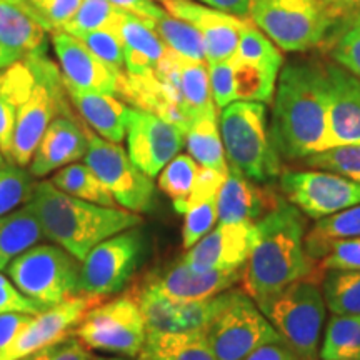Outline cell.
I'll return each instance as SVG.
<instances>
[{
	"label": "cell",
	"instance_id": "1",
	"mask_svg": "<svg viewBox=\"0 0 360 360\" xmlns=\"http://www.w3.org/2000/svg\"><path fill=\"white\" fill-rule=\"evenodd\" d=\"M305 233L302 212L285 200L254 224V244L242 272V289L255 304H264L295 281H322L317 260L305 249Z\"/></svg>",
	"mask_w": 360,
	"mask_h": 360
},
{
	"label": "cell",
	"instance_id": "2",
	"mask_svg": "<svg viewBox=\"0 0 360 360\" xmlns=\"http://www.w3.org/2000/svg\"><path fill=\"white\" fill-rule=\"evenodd\" d=\"M328 79L323 67L292 62L281 70L276 87L270 141L287 160H302L323 150L328 125Z\"/></svg>",
	"mask_w": 360,
	"mask_h": 360
},
{
	"label": "cell",
	"instance_id": "3",
	"mask_svg": "<svg viewBox=\"0 0 360 360\" xmlns=\"http://www.w3.org/2000/svg\"><path fill=\"white\" fill-rule=\"evenodd\" d=\"M27 205L39 219L45 237L80 262L105 238L142 224L141 214L77 199L58 191L51 180L35 184Z\"/></svg>",
	"mask_w": 360,
	"mask_h": 360
},
{
	"label": "cell",
	"instance_id": "4",
	"mask_svg": "<svg viewBox=\"0 0 360 360\" xmlns=\"http://www.w3.org/2000/svg\"><path fill=\"white\" fill-rule=\"evenodd\" d=\"M219 127L229 167L257 184L281 177V155L270 141L265 103L252 101L229 103L220 112Z\"/></svg>",
	"mask_w": 360,
	"mask_h": 360
},
{
	"label": "cell",
	"instance_id": "5",
	"mask_svg": "<svg viewBox=\"0 0 360 360\" xmlns=\"http://www.w3.org/2000/svg\"><path fill=\"white\" fill-rule=\"evenodd\" d=\"M27 58L34 70V85L17 114L8 160L20 167L30 164L49 124L58 115L74 112L69 107L70 98L60 69L47 57L45 49L30 53Z\"/></svg>",
	"mask_w": 360,
	"mask_h": 360
},
{
	"label": "cell",
	"instance_id": "6",
	"mask_svg": "<svg viewBox=\"0 0 360 360\" xmlns=\"http://www.w3.org/2000/svg\"><path fill=\"white\" fill-rule=\"evenodd\" d=\"M285 344L300 360L319 357V342L326 321V300L321 282L295 281L259 305Z\"/></svg>",
	"mask_w": 360,
	"mask_h": 360
},
{
	"label": "cell",
	"instance_id": "7",
	"mask_svg": "<svg viewBox=\"0 0 360 360\" xmlns=\"http://www.w3.org/2000/svg\"><path fill=\"white\" fill-rule=\"evenodd\" d=\"M79 272L80 260L57 244H35L7 267L19 290L44 309L80 295Z\"/></svg>",
	"mask_w": 360,
	"mask_h": 360
},
{
	"label": "cell",
	"instance_id": "8",
	"mask_svg": "<svg viewBox=\"0 0 360 360\" xmlns=\"http://www.w3.org/2000/svg\"><path fill=\"white\" fill-rule=\"evenodd\" d=\"M249 19L285 52L317 47L335 15L321 0H252Z\"/></svg>",
	"mask_w": 360,
	"mask_h": 360
},
{
	"label": "cell",
	"instance_id": "9",
	"mask_svg": "<svg viewBox=\"0 0 360 360\" xmlns=\"http://www.w3.org/2000/svg\"><path fill=\"white\" fill-rule=\"evenodd\" d=\"M207 340L217 360H244L260 345L283 339L244 290H227Z\"/></svg>",
	"mask_w": 360,
	"mask_h": 360
},
{
	"label": "cell",
	"instance_id": "10",
	"mask_svg": "<svg viewBox=\"0 0 360 360\" xmlns=\"http://www.w3.org/2000/svg\"><path fill=\"white\" fill-rule=\"evenodd\" d=\"M147 237L132 227L94 247L80 262L79 294L109 297L124 289L146 259Z\"/></svg>",
	"mask_w": 360,
	"mask_h": 360
},
{
	"label": "cell",
	"instance_id": "11",
	"mask_svg": "<svg viewBox=\"0 0 360 360\" xmlns=\"http://www.w3.org/2000/svg\"><path fill=\"white\" fill-rule=\"evenodd\" d=\"M74 335L90 350L137 359L147 339L146 319L132 297H119L89 309Z\"/></svg>",
	"mask_w": 360,
	"mask_h": 360
},
{
	"label": "cell",
	"instance_id": "12",
	"mask_svg": "<svg viewBox=\"0 0 360 360\" xmlns=\"http://www.w3.org/2000/svg\"><path fill=\"white\" fill-rule=\"evenodd\" d=\"M89 147L84 160L109 188L117 204L135 214L150 212L155 205L154 179L142 172L120 143L105 141L87 125Z\"/></svg>",
	"mask_w": 360,
	"mask_h": 360
},
{
	"label": "cell",
	"instance_id": "13",
	"mask_svg": "<svg viewBox=\"0 0 360 360\" xmlns=\"http://www.w3.org/2000/svg\"><path fill=\"white\" fill-rule=\"evenodd\" d=\"M281 192L300 212L317 220L360 204V184L327 170L282 172Z\"/></svg>",
	"mask_w": 360,
	"mask_h": 360
},
{
	"label": "cell",
	"instance_id": "14",
	"mask_svg": "<svg viewBox=\"0 0 360 360\" xmlns=\"http://www.w3.org/2000/svg\"><path fill=\"white\" fill-rule=\"evenodd\" d=\"M225 292L195 302H175L137 283L130 290L129 297H132L141 309L146 319L147 332L177 334V332H207L210 322L222 307Z\"/></svg>",
	"mask_w": 360,
	"mask_h": 360
},
{
	"label": "cell",
	"instance_id": "15",
	"mask_svg": "<svg viewBox=\"0 0 360 360\" xmlns=\"http://www.w3.org/2000/svg\"><path fill=\"white\" fill-rule=\"evenodd\" d=\"M186 134L150 112L132 109L127 122V154L148 177H157L179 154Z\"/></svg>",
	"mask_w": 360,
	"mask_h": 360
},
{
	"label": "cell",
	"instance_id": "16",
	"mask_svg": "<svg viewBox=\"0 0 360 360\" xmlns=\"http://www.w3.org/2000/svg\"><path fill=\"white\" fill-rule=\"evenodd\" d=\"M98 302H102L101 297L77 295L34 315L24 330L0 350V360H22L72 335L82 315Z\"/></svg>",
	"mask_w": 360,
	"mask_h": 360
},
{
	"label": "cell",
	"instance_id": "17",
	"mask_svg": "<svg viewBox=\"0 0 360 360\" xmlns=\"http://www.w3.org/2000/svg\"><path fill=\"white\" fill-rule=\"evenodd\" d=\"M244 269L197 270L179 260L164 270H154L142 278L141 285L175 302H195L231 290L242 281Z\"/></svg>",
	"mask_w": 360,
	"mask_h": 360
},
{
	"label": "cell",
	"instance_id": "18",
	"mask_svg": "<svg viewBox=\"0 0 360 360\" xmlns=\"http://www.w3.org/2000/svg\"><path fill=\"white\" fill-rule=\"evenodd\" d=\"M52 45L65 87L115 96L122 72L107 65L82 40L65 30H53Z\"/></svg>",
	"mask_w": 360,
	"mask_h": 360
},
{
	"label": "cell",
	"instance_id": "19",
	"mask_svg": "<svg viewBox=\"0 0 360 360\" xmlns=\"http://www.w3.org/2000/svg\"><path fill=\"white\" fill-rule=\"evenodd\" d=\"M164 8L170 15L187 20L199 30L204 40L207 64L231 60L236 56L238 39L247 19L192 0H169L164 2Z\"/></svg>",
	"mask_w": 360,
	"mask_h": 360
},
{
	"label": "cell",
	"instance_id": "20",
	"mask_svg": "<svg viewBox=\"0 0 360 360\" xmlns=\"http://www.w3.org/2000/svg\"><path fill=\"white\" fill-rule=\"evenodd\" d=\"M254 244V224H219L187 249L182 259L197 270L244 269Z\"/></svg>",
	"mask_w": 360,
	"mask_h": 360
},
{
	"label": "cell",
	"instance_id": "21",
	"mask_svg": "<svg viewBox=\"0 0 360 360\" xmlns=\"http://www.w3.org/2000/svg\"><path fill=\"white\" fill-rule=\"evenodd\" d=\"M328 79V125L323 150L360 146V79L340 65H326Z\"/></svg>",
	"mask_w": 360,
	"mask_h": 360
},
{
	"label": "cell",
	"instance_id": "22",
	"mask_svg": "<svg viewBox=\"0 0 360 360\" xmlns=\"http://www.w3.org/2000/svg\"><path fill=\"white\" fill-rule=\"evenodd\" d=\"M87 147V124H84L74 112L58 115L45 129L29 164V172L34 177H45L57 172L58 169L82 159Z\"/></svg>",
	"mask_w": 360,
	"mask_h": 360
},
{
	"label": "cell",
	"instance_id": "23",
	"mask_svg": "<svg viewBox=\"0 0 360 360\" xmlns=\"http://www.w3.org/2000/svg\"><path fill=\"white\" fill-rule=\"evenodd\" d=\"M52 25L29 0H0V47L13 62L44 51Z\"/></svg>",
	"mask_w": 360,
	"mask_h": 360
},
{
	"label": "cell",
	"instance_id": "24",
	"mask_svg": "<svg viewBox=\"0 0 360 360\" xmlns=\"http://www.w3.org/2000/svg\"><path fill=\"white\" fill-rule=\"evenodd\" d=\"M285 200L272 188L247 179L238 170L229 167L222 187L217 193L219 224L250 222L265 217Z\"/></svg>",
	"mask_w": 360,
	"mask_h": 360
},
{
	"label": "cell",
	"instance_id": "25",
	"mask_svg": "<svg viewBox=\"0 0 360 360\" xmlns=\"http://www.w3.org/2000/svg\"><path fill=\"white\" fill-rule=\"evenodd\" d=\"M67 89L69 98L80 119L97 135L105 141L120 143L127 135L130 107L120 102L112 94L85 92V90Z\"/></svg>",
	"mask_w": 360,
	"mask_h": 360
},
{
	"label": "cell",
	"instance_id": "26",
	"mask_svg": "<svg viewBox=\"0 0 360 360\" xmlns=\"http://www.w3.org/2000/svg\"><path fill=\"white\" fill-rule=\"evenodd\" d=\"M119 34L124 44L125 72L129 74L142 75L154 72L169 52V47L159 37L150 22L143 20L135 13L124 12Z\"/></svg>",
	"mask_w": 360,
	"mask_h": 360
},
{
	"label": "cell",
	"instance_id": "27",
	"mask_svg": "<svg viewBox=\"0 0 360 360\" xmlns=\"http://www.w3.org/2000/svg\"><path fill=\"white\" fill-rule=\"evenodd\" d=\"M32 85L34 70L27 57L0 70V148L7 160H11L17 114Z\"/></svg>",
	"mask_w": 360,
	"mask_h": 360
},
{
	"label": "cell",
	"instance_id": "28",
	"mask_svg": "<svg viewBox=\"0 0 360 360\" xmlns=\"http://www.w3.org/2000/svg\"><path fill=\"white\" fill-rule=\"evenodd\" d=\"M187 150L200 167L214 169L227 174L229 164L225 160L222 135L217 120V107L207 109L193 117L186 132Z\"/></svg>",
	"mask_w": 360,
	"mask_h": 360
},
{
	"label": "cell",
	"instance_id": "29",
	"mask_svg": "<svg viewBox=\"0 0 360 360\" xmlns=\"http://www.w3.org/2000/svg\"><path fill=\"white\" fill-rule=\"evenodd\" d=\"M139 360H217L207 332H147Z\"/></svg>",
	"mask_w": 360,
	"mask_h": 360
},
{
	"label": "cell",
	"instance_id": "30",
	"mask_svg": "<svg viewBox=\"0 0 360 360\" xmlns=\"http://www.w3.org/2000/svg\"><path fill=\"white\" fill-rule=\"evenodd\" d=\"M44 237L42 225L27 204L0 217V270L7 269L13 259Z\"/></svg>",
	"mask_w": 360,
	"mask_h": 360
},
{
	"label": "cell",
	"instance_id": "31",
	"mask_svg": "<svg viewBox=\"0 0 360 360\" xmlns=\"http://www.w3.org/2000/svg\"><path fill=\"white\" fill-rule=\"evenodd\" d=\"M236 101H252L270 103L277 87V79L282 67L260 65L232 57Z\"/></svg>",
	"mask_w": 360,
	"mask_h": 360
},
{
	"label": "cell",
	"instance_id": "32",
	"mask_svg": "<svg viewBox=\"0 0 360 360\" xmlns=\"http://www.w3.org/2000/svg\"><path fill=\"white\" fill-rule=\"evenodd\" d=\"M354 237H360V204L319 219L305 233V249L314 260H321L327 244Z\"/></svg>",
	"mask_w": 360,
	"mask_h": 360
},
{
	"label": "cell",
	"instance_id": "33",
	"mask_svg": "<svg viewBox=\"0 0 360 360\" xmlns=\"http://www.w3.org/2000/svg\"><path fill=\"white\" fill-rule=\"evenodd\" d=\"M51 182L58 191L69 193L72 197H77V199L105 207H117V202L109 188L103 186L101 179L85 162L84 164H75L74 162V164L58 169L52 175Z\"/></svg>",
	"mask_w": 360,
	"mask_h": 360
},
{
	"label": "cell",
	"instance_id": "34",
	"mask_svg": "<svg viewBox=\"0 0 360 360\" xmlns=\"http://www.w3.org/2000/svg\"><path fill=\"white\" fill-rule=\"evenodd\" d=\"M319 355L322 360H360V315L332 314Z\"/></svg>",
	"mask_w": 360,
	"mask_h": 360
},
{
	"label": "cell",
	"instance_id": "35",
	"mask_svg": "<svg viewBox=\"0 0 360 360\" xmlns=\"http://www.w3.org/2000/svg\"><path fill=\"white\" fill-rule=\"evenodd\" d=\"M322 294L332 314L360 315V270H327Z\"/></svg>",
	"mask_w": 360,
	"mask_h": 360
},
{
	"label": "cell",
	"instance_id": "36",
	"mask_svg": "<svg viewBox=\"0 0 360 360\" xmlns=\"http://www.w3.org/2000/svg\"><path fill=\"white\" fill-rule=\"evenodd\" d=\"M150 25L154 27L159 37L164 40V44L177 56L191 58V60L205 62V47L202 35L187 20H182L165 12L157 20L150 22Z\"/></svg>",
	"mask_w": 360,
	"mask_h": 360
},
{
	"label": "cell",
	"instance_id": "37",
	"mask_svg": "<svg viewBox=\"0 0 360 360\" xmlns=\"http://www.w3.org/2000/svg\"><path fill=\"white\" fill-rule=\"evenodd\" d=\"M180 96L187 114L193 117L207 109L215 107L212 92H210L209 65L207 62H197L180 57Z\"/></svg>",
	"mask_w": 360,
	"mask_h": 360
},
{
	"label": "cell",
	"instance_id": "38",
	"mask_svg": "<svg viewBox=\"0 0 360 360\" xmlns=\"http://www.w3.org/2000/svg\"><path fill=\"white\" fill-rule=\"evenodd\" d=\"M200 165L187 154H177L162 169L159 188L172 200L179 214H186V205L191 195Z\"/></svg>",
	"mask_w": 360,
	"mask_h": 360
},
{
	"label": "cell",
	"instance_id": "39",
	"mask_svg": "<svg viewBox=\"0 0 360 360\" xmlns=\"http://www.w3.org/2000/svg\"><path fill=\"white\" fill-rule=\"evenodd\" d=\"M124 12L109 0H82L75 15L60 30L72 35H82L94 30H119Z\"/></svg>",
	"mask_w": 360,
	"mask_h": 360
},
{
	"label": "cell",
	"instance_id": "40",
	"mask_svg": "<svg viewBox=\"0 0 360 360\" xmlns=\"http://www.w3.org/2000/svg\"><path fill=\"white\" fill-rule=\"evenodd\" d=\"M34 175L15 164L0 165V217L20 209L32 197Z\"/></svg>",
	"mask_w": 360,
	"mask_h": 360
},
{
	"label": "cell",
	"instance_id": "41",
	"mask_svg": "<svg viewBox=\"0 0 360 360\" xmlns=\"http://www.w3.org/2000/svg\"><path fill=\"white\" fill-rule=\"evenodd\" d=\"M233 57L260 65L282 67L283 64L281 49H278L250 19H247L244 29H242L240 39H238L237 45V52Z\"/></svg>",
	"mask_w": 360,
	"mask_h": 360
},
{
	"label": "cell",
	"instance_id": "42",
	"mask_svg": "<svg viewBox=\"0 0 360 360\" xmlns=\"http://www.w3.org/2000/svg\"><path fill=\"white\" fill-rule=\"evenodd\" d=\"M309 167L339 174L360 184V146H340L302 159Z\"/></svg>",
	"mask_w": 360,
	"mask_h": 360
},
{
	"label": "cell",
	"instance_id": "43",
	"mask_svg": "<svg viewBox=\"0 0 360 360\" xmlns=\"http://www.w3.org/2000/svg\"><path fill=\"white\" fill-rule=\"evenodd\" d=\"M92 51L101 60L117 72L125 70L124 44L119 30H94L82 35H75Z\"/></svg>",
	"mask_w": 360,
	"mask_h": 360
},
{
	"label": "cell",
	"instance_id": "44",
	"mask_svg": "<svg viewBox=\"0 0 360 360\" xmlns=\"http://www.w3.org/2000/svg\"><path fill=\"white\" fill-rule=\"evenodd\" d=\"M184 215H186V219H184L182 227V245L184 249H191L202 237H205L212 231L215 224L219 222L217 199L192 207Z\"/></svg>",
	"mask_w": 360,
	"mask_h": 360
},
{
	"label": "cell",
	"instance_id": "45",
	"mask_svg": "<svg viewBox=\"0 0 360 360\" xmlns=\"http://www.w3.org/2000/svg\"><path fill=\"white\" fill-rule=\"evenodd\" d=\"M317 265L322 274L327 270H360V237L340 238L327 244Z\"/></svg>",
	"mask_w": 360,
	"mask_h": 360
},
{
	"label": "cell",
	"instance_id": "46",
	"mask_svg": "<svg viewBox=\"0 0 360 360\" xmlns=\"http://www.w3.org/2000/svg\"><path fill=\"white\" fill-rule=\"evenodd\" d=\"M332 57L340 67L360 79V12L337 37Z\"/></svg>",
	"mask_w": 360,
	"mask_h": 360
},
{
	"label": "cell",
	"instance_id": "47",
	"mask_svg": "<svg viewBox=\"0 0 360 360\" xmlns=\"http://www.w3.org/2000/svg\"><path fill=\"white\" fill-rule=\"evenodd\" d=\"M209 65L210 92H212L214 103L222 110L229 103L236 102V85H233V69L231 60L217 62Z\"/></svg>",
	"mask_w": 360,
	"mask_h": 360
},
{
	"label": "cell",
	"instance_id": "48",
	"mask_svg": "<svg viewBox=\"0 0 360 360\" xmlns=\"http://www.w3.org/2000/svg\"><path fill=\"white\" fill-rule=\"evenodd\" d=\"M42 310H45L42 305L20 292L12 278L0 272V314L37 315Z\"/></svg>",
	"mask_w": 360,
	"mask_h": 360
},
{
	"label": "cell",
	"instance_id": "49",
	"mask_svg": "<svg viewBox=\"0 0 360 360\" xmlns=\"http://www.w3.org/2000/svg\"><path fill=\"white\" fill-rule=\"evenodd\" d=\"M89 350L90 349L85 347L82 342L72 334L22 360H94Z\"/></svg>",
	"mask_w": 360,
	"mask_h": 360
},
{
	"label": "cell",
	"instance_id": "50",
	"mask_svg": "<svg viewBox=\"0 0 360 360\" xmlns=\"http://www.w3.org/2000/svg\"><path fill=\"white\" fill-rule=\"evenodd\" d=\"M225 177H227V174L219 172V170L200 167L199 174H197L195 177V184H193L191 195H188L186 212L188 209H192V207L204 204L207 200L217 199V193L220 191V187H222Z\"/></svg>",
	"mask_w": 360,
	"mask_h": 360
},
{
	"label": "cell",
	"instance_id": "51",
	"mask_svg": "<svg viewBox=\"0 0 360 360\" xmlns=\"http://www.w3.org/2000/svg\"><path fill=\"white\" fill-rule=\"evenodd\" d=\"M80 4L82 0H47L44 7V15L52 25V32L60 30L75 15Z\"/></svg>",
	"mask_w": 360,
	"mask_h": 360
},
{
	"label": "cell",
	"instance_id": "52",
	"mask_svg": "<svg viewBox=\"0 0 360 360\" xmlns=\"http://www.w3.org/2000/svg\"><path fill=\"white\" fill-rule=\"evenodd\" d=\"M30 314H0V350L6 349L32 321Z\"/></svg>",
	"mask_w": 360,
	"mask_h": 360
},
{
	"label": "cell",
	"instance_id": "53",
	"mask_svg": "<svg viewBox=\"0 0 360 360\" xmlns=\"http://www.w3.org/2000/svg\"><path fill=\"white\" fill-rule=\"evenodd\" d=\"M109 2L125 12L142 17L147 22H154L167 12L165 8L157 6L154 0H109Z\"/></svg>",
	"mask_w": 360,
	"mask_h": 360
},
{
	"label": "cell",
	"instance_id": "54",
	"mask_svg": "<svg viewBox=\"0 0 360 360\" xmlns=\"http://www.w3.org/2000/svg\"><path fill=\"white\" fill-rule=\"evenodd\" d=\"M244 360H300V357L282 340L260 345Z\"/></svg>",
	"mask_w": 360,
	"mask_h": 360
},
{
	"label": "cell",
	"instance_id": "55",
	"mask_svg": "<svg viewBox=\"0 0 360 360\" xmlns=\"http://www.w3.org/2000/svg\"><path fill=\"white\" fill-rule=\"evenodd\" d=\"M199 2L207 7L242 17V19H249L252 0H199Z\"/></svg>",
	"mask_w": 360,
	"mask_h": 360
},
{
	"label": "cell",
	"instance_id": "56",
	"mask_svg": "<svg viewBox=\"0 0 360 360\" xmlns=\"http://www.w3.org/2000/svg\"><path fill=\"white\" fill-rule=\"evenodd\" d=\"M321 2L326 6L328 11H330L334 15H342V13L354 11V0H321Z\"/></svg>",
	"mask_w": 360,
	"mask_h": 360
},
{
	"label": "cell",
	"instance_id": "57",
	"mask_svg": "<svg viewBox=\"0 0 360 360\" xmlns=\"http://www.w3.org/2000/svg\"><path fill=\"white\" fill-rule=\"evenodd\" d=\"M12 64H15V62H13L12 58H11V56H8V53L4 51L2 47H0V70H4V69H6V67L12 65Z\"/></svg>",
	"mask_w": 360,
	"mask_h": 360
},
{
	"label": "cell",
	"instance_id": "58",
	"mask_svg": "<svg viewBox=\"0 0 360 360\" xmlns=\"http://www.w3.org/2000/svg\"><path fill=\"white\" fill-rule=\"evenodd\" d=\"M29 2H32V4H34V6H35V7H37L40 12H42V13H44V7H45V4H47V0H29Z\"/></svg>",
	"mask_w": 360,
	"mask_h": 360
},
{
	"label": "cell",
	"instance_id": "59",
	"mask_svg": "<svg viewBox=\"0 0 360 360\" xmlns=\"http://www.w3.org/2000/svg\"><path fill=\"white\" fill-rule=\"evenodd\" d=\"M6 155H4V152H2V148H0V165H6Z\"/></svg>",
	"mask_w": 360,
	"mask_h": 360
},
{
	"label": "cell",
	"instance_id": "60",
	"mask_svg": "<svg viewBox=\"0 0 360 360\" xmlns=\"http://www.w3.org/2000/svg\"><path fill=\"white\" fill-rule=\"evenodd\" d=\"M354 11H360V0H354Z\"/></svg>",
	"mask_w": 360,
	"mask_h": 360
},
{
	"label": "cell",
	"instance_id": "61",
	"mask_svg": "<svg viewBox=\"0 0 360 360\" xmlns=\"http://www.w3.org/2000/svg\"><path fill=\"white\" fill-rule=\"evenodd\" d=\"M97 360H129L127 357H112V359H97Z\"/></svg>",
	"mask_w": 360,
	"mask_h": 360
},
{
	"label": "cell",
	"instance_id": "62",
	"mask_svg": "<svg viewBox=\"0 0 360 360\" xmlns=\"http://www.w3.org/2000/svg\"><path fill=\"white\" fill-rule=\"evenodd\" d=\"M159 2H162V4H164V2H169V0H159Z\"/></svg>",
	"mask_w": 360,
	"mask_h": 360
}]
</instances>
